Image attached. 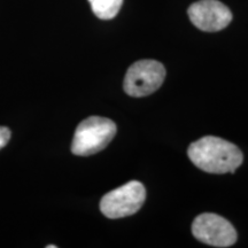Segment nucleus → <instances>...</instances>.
<instances>
[{
    "label": "nucleus",
    "instance_id": "1",
    "mask_svg": "<svg viewBox=\"0 0 248 248\" xmlns=\"http://www.w3.org/2000/svg\"><path fill=\"white\" fill-rule=\"evenodd\" d=\"M187 155L195 167L210 173H233L244 160L239 147L214 136H206L192 142Z\"/></svg>",
    "mask_w": 248,
    "mask_h": 248
},
{
    "label": "nucleus",
    "instance_id": "2",
    "mask_svg": "<svg viewBox=\"0 0 248 248\" xmlns=\"http://www.w3.org/2000/svg\"><path fill=\"white\" fill-rule=\"evenodd\" d=\"M116 124L109 119L91 116L82 121L74 135L71 152L78 156H89L107 147L116 135Z\"/></svg>",
    "mask_w": 248,
    "mask_h": 248
},
{
    "label": "nucleus",
    "instance_id": "3",
    "mask_svg": "<svg viewBox=\"0 0 248 248\" xmlns=\"http://www.w3.org/2000/svg\"><path fill=\"white\" fill-rule=\"evenodd\" d=\"M145 198V186L138 181H131L105 194L100 201V210L113 219L131 216L141 208Z\"/></svg>",
    "mask_w": 248,
    "mask_h": 248
},
{
    "label": "nucleus",
    "instance_id": "4",
    "mask_svg": "<svg viewBox=\"0 0 248 248\" xmlns=\"http://www.w3.org/2000/svg\"><path fill=\"white\" fill-rule=\"evenodd\" d=\"M166 78V68L156 60H139L129 67L123 89L131 97H146L160 89Z\"/></svg>",
    "mask_w": 248,
    "mask_h": 248
},
{
    "label": "nucleus",
    "instance_id": "5",
    "mask_svg": "<svg viewBox=\"0 0 248 248\" xmlns=\"http://www.w3.org/2000/svg\"><path fill=\"white\" fill-rule=\"evenodd\" d=\"M195 239L214 247H230L237 241V231L228 219L212 213L197 216L192 223Z\"/></svg>",
    "mask_w": 248,
    "mask_h": 248
},
{
    "label": "nucleus",
    "instance_id": "6",
    "mask_svg": "<svg viewBox=\"0 0 248 248\" xmlns=\"http://www.w3.org/2000/svg\"><path fill=\"white\" fill-rule=\"evenodd\" d=\"M191 22L206 32L223 30L232 21V13L228 6L218 0H199L187 9Z\"/></svg>",
    "mask_w": 248,
    "mask_h": 248
},
{
    "label": "nucleus",
    "instance_id": "7",
    "mask_svg": "<svg viewBox=\"0 0 248 248\" xmlns=\"http://www.w3.org/2000/svg\"><path fill=\"white\" fill-rule=\"evenodd\" d=\"M92 12L101 20H111L119 14L123 0H89Z\"/></svg>",
    "mask_w": 248,
    "mask_h": 248
},
{
    "label": "nucleus",
    "instance_id": "8",
    "mask_svg": "<svg viewBox=\"0 0 248 248\" xmlns=\"http://www.w3.org/2000/svg\"><path fill=\"white\" fill-rule=\"evenodd\" d=\"M11 139V130L6 126H0V150L8 144Z\"/></svg>",
    "mask_w": 248,
    "mask_h": 248
},
{
    "label": "nucleus",
    "instance_id": "9",
    "mask_svg": "<svg viewBox=\"0 0 248 248\" xmlns=\"http://www.w3.org/2000/svg\"><path fill=\"white\" fill-rule=\"evenodd\" d=\"M47 248H57V246H54V245H49V246H47Z\"/></svg>",
    "mask_w": 248,
    "mask_h": 248
}]
</instances>
